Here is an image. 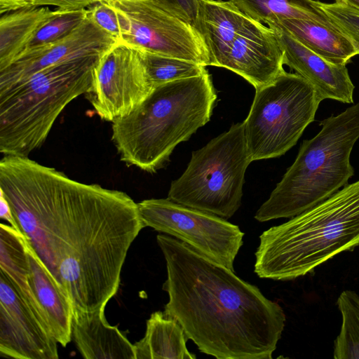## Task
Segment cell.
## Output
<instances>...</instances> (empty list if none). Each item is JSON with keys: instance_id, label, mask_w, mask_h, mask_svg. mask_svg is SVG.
Returning a JSON list of instances; mask_svg holds the SVG:
<instances>
[{"instance_id": "4fadbf2b", "label": "cell", "mask_w": 359, "mask_h": 359, "mask_svg": "<svg viewBox=\"0 0 359 359\" xmlns=\"http://www.w3.org/2000/svg\"><path fill=\"white\" fill-rule=\"evenodd\" d=\"M117 43L87 16L67 36L52 43L26 50L7 68L0 71V92L55 65L88 56H102Z\"/></svg>"}, {"instance_id": "5b68a950", "label": "cell", "mask_w": 359, "mask_h": 359, "mask_svg": "<svg viewBox=\"0 0 359 359\" xmlns=\"http://www.w3.org/2000/svg\"><path fill=\"white\" fill-rule=\"evenodd\" d=\"M322 128L304 140L297 156L255 218H291L330 197L353 175L350 163L359 139V102L323 120Z\"/></svg>"}, {"instance_id": "ba28073f", "label": "cell", "mask_w": 359, "mask_h": 359, "mask_svg": "<svg viewBox=\"0 0 359 359\" xmlns=\"http://www.w3.org/2000/svg\"><path fill=\"white\" fill-rule=\"evenodd\" d=\"M255 90L243 122L252 161L280 156L294 146L314 120L321 102L309 81L285 71Z\"/></svg>"}, {"instance_id": "ac0fdd59", "label": "cell", "mask_w": 359, "mask_h": 359, "mask_svg": "<svg viewBox=\"0 0 359 359\" xmlns=\"http://www.w3.org/2000/svg\"><path fill=\"white\" fill-rule=\"evenodd\" d=\"M249 19L231 0H199L194 27L205 45L210 66L222 67L233 42Z\"/></svg>"}, {"instance_id": "f1b7e54d", "label": "cell", "mask_w": 359, "mask_h": 359, "mask_svg": "<svg viewBox=\"0 0 359 359\" xmlns=\"http://www.w3.org/2000/svg\"><path fill=\"white\" fill-rule=\"evenodd\" d=\"M171 12L194 25L198 14L199 0H160Z\"/></svg>"}, {"instance_id": "1f68e13d", "label": "cell", "mask_w": 359, "mask_h": 359, "mask_svg": "<svg viewBox=\"0 0 359 359\" xmlns=\"http://www.w3.org/2000/svg\"><path fill=\"white\" fill-rule=\"evenodd\" d=\"M0 217L1 219L8 222L12 227L22 233L20 229L13 214L10 205L1 193H0Z\"/></svg>"}, {"instance_id": "cb8c5ba5", "label": "cell", "mask_w": 359, "mask_h": 359, "mask_svg": "<svg viewBox=\"0 0 359 359\" xmlns=\"http://www.w3.org/2000/svg\"><path fill=\"white\" fill-rule=\"evenodd\" d=\"M337 304L341 315V325L334 340L335 359H359V295L346 290L339 294Z\"/></svg>"}, {"instance_id": "2e32d148", "label": "cell", "mask_w": 359, "mask_h": 359, "mask_svg": "<svg viewBox=\"0 0 359 359\" xmlns=\"http://www.w3.org/2000/svg\"><path fill=\"white\" fill-rule=\"evenodd\" d=\"M104 309H74L72 337L80 354L86 359H135L134 344L108 323Z\"/></svg>"}, {"instance_id": "603a6c76", "label": "cell", "mask_w": 359, "mask_h": 359, "mask_svg": "<svg viewBox=\"0 0 359 359\" xmlns=\"http://www.w3.org/2000/svg\"><path fill=\"white\" fill-rule=\"evenodd\" d=\"M249 18L269 25L284 19H303L336 29L314 0H231Z\"/></svg>"}, {"instance_id": "83f0119b", "label": "cell", "mask_w": 359, "mask_h": 359, "mask_svg": "<svg viewBox=\"0 0 359 359\" xmlns=\"http://www.w3.org/2000/svg\"><path fill=\"white\" fill-rule=\"evenodd\" d=\"M87 16L98 27L112 36L118 43L121 39L120 26L115 11L103 1L87 8Z\"/></svg>"}, {"instance_id": "7a4b0ae2", "label": "cell", "mask_w": 359, "mask_h": 359, "mask_svg": "<svg viewBox=\"0 0 359 359\" xmlns=\"http://www.w3.org/2000/svg\"><path fill=\"white\" fill-rule=\"evenodd\" d=\"M156 241L167 269L163 312L198 350L217 359H271L285 327L282 307L184 242L165 234Z\"/></svg>"}, {"instance_id": "4dcf8cb0", "label": "cell", "mask_w": 359, "mask_h": 359, "mask_svg": "<svg viewBox=\"0 0 359 359\" xmlns=\"http://www.w3.org/2000/svg\"><path fill=\"white\" fill-rule=\"evenodd\" d=\"M101 0H45L46 6H51L57 9L69 11L87 8Z\"/></svg>"}, {"instance_id": "8fae6325", "label": "cell", "mask_w": 359, "mask_h": 359, "mask_svg": "<svg viewBox=\"0 0 359 359\" xmlns=\"http://www.w3.org/2000/svg\"><path fill=\"white\" fill-rule=\"evenodd\" d=\"M154 89L142 53L116 43L100 57L86 95L97 115L112 123L131 113Z\"/></svg>"}, {"instance_id": "9c48e42d", "label": "cell", "mask_w": 359, "mask_h": 359, "mask_svg": "<svg viewBox=\"0 0 359 359\" xmlns=\"http://www.w3.org/2000/svg\"><path fill=\"white\" fill-rule=\"evenodd\" d=\"M101 1L113 8L118 16L121 32L118 43L210 66L207 48L196 29L160 0Z\"/></svg>"}, {"instance_id": "ffe728a7", "label": "cell", "mask_w": 359, "mask_h": 359, "mask_svg": "<svg viewBox=\"0 0 359 359\" xmlns=\"http://www.w3.org/2000/svg\"><path fill=\"white\" fill-rule=\"evenodd\" d=\"M0 271L41 323L50 331L29 281V265L25 236L11 225L0 224Z\"/></svg>"}, {"instance_id": "277c9868", "label": "cell", "mask_w": 359, "mask_h": 359, "mask_svg": "<svg viewBox=\"0 0 359 359\" xmlns=\"http://www.w3.org/2000/svg\"><path fill=\"white\" fill-rule=\"evenodd\" d=\"M359 245V180L259 236L255 273L289 280Z\"/></svg>"}, {"instance_id": "d4e9b609", "label": "cell", "mask_w": 359, "mask_h": 359, "mask_svg": "<svg viewBox=\"0 0 359 359\" xmlns=\"http://www.w3.org/2000/svg\"><path fill=\"white\" fill-rule=\"evenodd\" d=\"M141 53L154 88L176 80L200 76L208 72L205 66L192 61L151 53Z\"/></svg>"}, {"instance_id": "9a60e30c", "label": "cell", "mask_w": 359, "mask_h": 359, "mask_svg": "<svg viewBox=\"0 0 359 359\" xmlns=\"http://www.w3.org/2000/svg\"><path fill=\"white\" fill-rule=\"evenodd\" d=\"M273 29L283 51L284 65L309 81L321 101L331 99L348 104L353 102L355 86L346 65L328 62L287 32Z\"/></svg>"}, {"instance_id": "e0dca14e", "label": "cell", "mask_w": 359, "mask_h": 359, "mask_svg": "<svg viewBox=\"0 0 359 359\" xmlns=\"http://www.w3.org/2000/svg\"><path fill=\"white\" fill-rule=\"evenodd\" d=\"M26 250L32 290L51 334L58 344L65 347L72 339L74 304L27 239Z\"/></svg>"}, {"instance_id": "484cf974", "label": "cell", "mask_w": 359, "mask_h": 359, "mask_svg": "<svg viewBox=\"0 0 359 359\" xmlns=\"http://www.w3.org/2000/svg\"><path fill=\"white\" fill-rule=\"evenodd\" d=\"M86 18L87 8L69 11L56 8L55 14L37 31L26 50L52 43L67 36Z\"/></svg>"}, {"instance_id": "d6986e66", "label": "cell", "mask_w": 359, "mask_h": 359, "mask_svg": "<svg viewBox=\"0 0 359 359\" xmlns=\"http://www.w3.org/2000/svg\"><path fill=\"white\" fill-rule=\"evenodd\" d=\"M282 29L307 48L334 64L346 65L357 54L351 41L337 29L303 19H284L267 25Z\"/></svg>"}, {"instance_id": "52a82bcc", "label": "cell", "mask_w": 359, "mask_h": 359, "mask_svg": "<svg viewBox=\"0 0 359 359\" xmlns=\"http://www.w3.org/2000/svg\"><path fill=\"white\" fill-rule=\"evenodd\" d=\"M251 162L243 123H238L192 152L185 171L171 182L167 198L229 219L241 206Z\"/></svg>"}, {"instance_id": "7c38bea8", "label": "cell", "mask_w": 359, "mask_h": 359, "mask_svg": "<svg viewBox=\"0 0 359 359\" xmlns=\"http://www.w3.org/2000/svg\"><path fill=\"white\" fill-rule=\"evenodd\" d=\"M58 342L0 271V354L15 359H57Z\"/></svg>"}, {"instance_id": "44dd1931", "label": "cell", "mask_w": 359, "mask_h": 359, "mask_svg": "<svg viewBox=\"0 0 359 359\" xmlns=\"http://www.w3.org/2000/svg\"><path fill=\"white\" fill-rule=\"evenodd\" d=\"M184 329L164 312L156 311L147 321L144 336L134 344L135 359H196L189 351Z\"/></svg>"}, {"instance_id": "5bb4252c", "label": "cell", "mask_w": 359, "mask_h": 359, "mask_svg": "<svg viewBox=\"0 0 359 359\" xmlns=\"http://www.w3.org/2000/svg\"><path fill=\"white\" fill-rule=\"evenodd\" d=\"M283 51L275 31L250 18L236 37L222 67L257 89L283 73Z\"/></svg>"}, {"instance_id": "30bf717a", "label": "cell", "mask_w": 359, "mask_h": 359, "mask_svg": "<svg viewBox=\"0 0 359 359\" xmlns=\"http://www.w3.org/2000/svg\"><path fill=\"white\" fill-rule=\"evenodd\" d=\"M137 205L145 227L175 237L234 271V260L243 244L244 236L238 226L217 215L168 198L145 199Z\"/></svg>"}, {"instance_id": "f546056e", "label": "cell", "mask_w": 359, "mask_h": 359, "mask_svg": "<svg viewBox=\"0 0 359 359\" xmlns=\"http://www.w3.org/2000/svg\"><path fill=\"white\" fill-rule=\"evenodd\" d=\"M40 6H46L45 0H0V14Z\"/></svg>"}, {"instance_id": "3957f363", "label": "cell", "mask_w": 359, "mask_h": 359, "mask_svg": "<svg viewBox=\"0 0 359 359\" xmlns=\"http://www.w3.org/2000/svg\"><path fill=\"white\" fill-rule=\"evenodd\" d=\"M216 99L208 72L156 87L131 113L112 122L121 160L150 173L162 168L176 146L210 121Z\"/></svg>"}, {"instance_id": "6da1fadb", "label": "cell", "mask_w": 359, "mask_h": 359, "mask_svg": "<svg viewBox=\"0 0 359 359\" xmlns=\"http://www.w3.org/2000/svg\"><path fill=\"white\" fill-rule=\"evenodd\" d=\"M0 193L74 309L106 307L130 245L145 227L126 193L69 178L29 156L0 161Z\"/></svg>"}, {"instance_id": "d6a6232c", "label": "cell", "mask_w": 359, "mask_h": 359, "mask_svg": "<svg viewBox=\"0 0 359 359\" xmlns=\"http://www.w3.org/2000/svg\"><path fill=\"white\" fill-rule=\"evenodd\" d=\"M338 2H344L359 10V0H336Z\"/></svg>"}, {"instance_id": "8992f818", "label": "cell", "mask_w": 359, "mask_h": 359, "mask_svg": "<svg viewBox=\"0 0 359 359\" xmlns=\"http://www.w3.org/2000/svg\"><path fill=\"white\" fill-rule=\"evenodd\" d=\"M101 56L65 61L0 92V151L29 156L46 140L63 109L93 83Z\"/></svg>"}, {"instance_id": "7402d4cb", "label": "cell", "mask_w": 359, "mask_h": 359, "mask_svg": "<svg viewBox=\"0 0 359 359\" xmlns=\"http://www.w3.org/2000/svg\"><path fill=\"white\" fill-rule=\"evenodd\" d=\"M55 13L48 6L21 9L1 15L0 71L22 54L41 27Z\"/></svg>"}, {"instance_id": "4316f807", "label": "cell", "mask_w": 359, "mask_h": 359, "mask_svg": "<svg viewBox=\"0 0 359 359\" xmlns=\"http://www.w3.org/2000/svg\"><path fill=\"white\" fill-rule=\"evenodd\" d=\"M333 26L344 34L359 54V10L344 2H320Z\"/></svg>"}]
</instances>
